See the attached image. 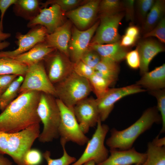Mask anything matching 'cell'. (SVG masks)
Instances as JSON below:
<instances>
[{
	"label": "cell",
	"mask_w": 165,
	"mask_h": 165,
	"mask_svg": "<svg viewBox=\"0 0 165 165\" xmlns=\"http://www.w3.org/2000/svg\"><path fill=\"white\" fill-rule=\"evenodd\" d=\"M41 93L30 91L19 94L0 114V131L16 133L40 124L37 108Z\"/></svg>",
	"instance_id": "cell-1"
},
{
	"label": "cell",
	"mask_w": 165,
	"mask_h": 165,
	"mask_svg": "<svg viewBox=\"0 0 165 165\" xmlns=\"http://www.w3.org/2000/svg\"><path fill=\"white\" fill-rule=\"evenodd\" d=\"M160 122L161 116L157 108H149L137 120L127 128L121 130L112 129L110 136L106 140V143L110 149H130L141 134L149 129L154 123Z\"/></svg>",
	"instance_id": "cell-2"
},
{
	"label": "cell",
	"mask_w": 165,
	"mask_h": 165,
	"mask_svg": "<svg viewBox=\"0 0 165 165\" xmlns=\"http://www.w3.org/2000/svg\"><path fill=\"white\" fill-rule=\"evenodd\" d=\"M56 98L50 94L41 93L37 112L43 124L42 130L38 138L41 142H51L59 137L61 115Z\"/></svg>",
	"instance_id": "cell-3"
},
{
	"label": "cell",
	"mask_w": 165,
	"mask_h": 165,
	"mask_svg": "<svg viewBox=\"0 0 165 165\" xmlns=\"http://www.w3.org/2000/svg\"><path fill=\"white\" fill-rule=\"evenodd\" d=\"M56 97L65 105L73 108L87 97L92 92L89 80L73 72L61 81L54 85Z\"/></svg>",
	"instance_id": "cell-4"
},
{
	"label": "cell",
	"mask_w": 165,
	"mask_h": 165,
	"mask_svg": "<svg viewBox=\"0 0 165 165\" xmlns=\"http://www.w3.org/2000/svg\"><path fill=\"white\" fill-rule=\"evenodd\" d=\"M61 115L59 129L61 144L71 141L79 145L87 143L89 139L81 130L74 114L73 108H69L56 98Z\"/></svg>",
	"instance_id": "cell-5"
},
{
	"label": "cell",
	"mask_w": 165,
	"mask_h": 165,
	"mask_svg": "<svg viewBox=\"0 0 165 165\" xmlns=\"http://www.w3.org/2000/svg\"><path fill=\"white\" fill-rule=\"evenodd\" d=\"M97 125V128L87 143L82 154L71 165H82L90 160L94 161L97 165L104 162L108 156L109 151L104 143L109 127L107 125L102 124L100 119Z\"/></svg>",
	"instance_id": "cell-6"
},
{
	"label": "cell",
	"mask_w": 165,
	"mask_h": 165,
	"mask_svg": "<svg viewBox=\"0 0 165 165\" xmlns=\"http://www.w3.org/2000/svg\"><path fill=\"white\" fill-rule=\"evenodd\" d=\"M30 91L44 92L56 97L54 86L48 76L43 61L28 66L19 94Z\"/></svg>",
	"instance_id": "cell-7"
},
{
	"label": "cell",
	"mask_w": 165,
	"mask_h": 165,
	"mask_svg": "<svg viewBox=\"0 0 165 165\" xmlns=\"http://www.w3.org/2000/svg\"><path fill=\"white\" fill-rule=\"evenodd\" d=\"M124 16L122 12L113 14H101L99 24L90 45L111 44L119 41L121 37L118 28Z\"/></svg>",
	"instance_id": "cell-8"
},
{
	"label": "cell",
	"mask_w": 165,
	"mask_h": 165,
	"mask_svg": "<svg viewBox=\"0 0 165 165\" xmlns=\"http://www.w3.org/2000/svg\"><path fill=\"white\" fill-rule=\"evenodd\" d=\"M146 91L136 84L118 88H109L101 97L96 99L100 120L103 122L107 119L115 104L120 99L129 95Z\"/></svg>",
	"instance_id": "cell-9"
},
{
	"label": "cell",
	"mask_w": 165,
	"mask_h": 165,
	"mask_svg": "<svg viewBox=\"0 0 165 165\" xmlns=\"http://www.w3.org/2000/svg\"><path fill=\"white\" fill-rule=\"evenodd\" d=\"M55 50L43 61L47 74L53 85L65 79L73 71V63L68 57Z\"/></svg>",
	"instance_id": "cell-10"
},
{
	"label": "cell",
	"mask_w": 165,
	"mask_h": 165,
	"mask_svg": "<svg viewBox=\"0 0 165 165\" xmlns=\"http://www.w3.org/2000/svg\"><path fill=\"white\" fill-rule=\"evenodd\" d=\"M48 34L45 27L40 25L31 28L25 34L17 32L16 35L17 48L12 51H0V57L13 58L24 53L37 44L45 42Z\"/></svg>",
	"instance_id": "cell-11"
},
{
	"label": "cell",
	"mask_w": 165,
	"mask_h": 165,
	"mask_svg": "<svg viewBox=\"0 0 165 165\" xmlns=\"http://www.w3.org/2000/svg\"><path fill=\"white\" fill-rule=\"evenodd\" d=\"M73 112L80 128L85 134L90 128L97 125L100 119L96 99L87 97L78 103Z\"/></svg>",
	"instance_id": "cell-12"
},
{
	"label": "cell",
	"mask_w": 165,
	"mask_h": 165,
	"mask_svg": "<svg viewBox=\"0 0 165 165\" xmlns=\"http://www.w3.org/2000/svg\"><path fill=\"white\" fill-rule=\"evenodd\" d=\"M64 13L56 4L48 8H42L38 14L29 21L27 27L31 28L41 25L45 27L48 34H51L64 24Z\"/></svg>",
	"instance_id": "cell-13"
},
{
	"label": "cell",
	"mask_w": 165,
	"mask_h": 165,
	"mask_svg": "<svg viewBox=\"0 0 165 165\" xmlns=\"http://www.w3.org/2000/svg\"><path fill=\"white\" fill-rule=\"evenodd\" d=\"M98 21L89 29L81 31L74 27L68 46L69 56L73 63L80 60L88 50L90 41L99 24Z\"/></svg>",
	"instance_id": "cell-14"
},
{
	"label": "cell",
	"mask_w": 165,
	"mask_h": 165,
	"mask_svg": "<svg viewBox=\"0 0 165 165\" xmlns=\"http://www.w3.org/2000/svg\"><path fill=\"white\" fill-rule=\"evenodd\" d=\"M110 152L105 160L96 165H141L147 156L146 153L139 152L134 148L120 150L110 149Z\"/></svg>",
	"instance_id": "cell-15"
},
{
	"label": "cell",
	"mask_w": 165,
	"mask_h": 165,
	"mask_svg": "<svg viewBox=\"0 0 165 165\" xmlns=\"http://www.w3.org/2000/svg\"><path fill=\"white\" fill-rule=\"evenodd\" d=\"M100 1L90 0L82 6L67 12L66 15L78 28H85L94 18Z\"/></svg>",
	"instance_id": "cell-16"
},
{
	"label": "cell",
	"mask_w": 165,
	"mask_h": 165,
	"mask_svg": "<svg viewBox=\"0 0 165 165\" xmlns=\"http://www.w3.org/2000/svg\"><path fill=\"white\" fill-rule=\"evenodd\" d=\"M71 24L67 21L52 33L48 34L45 42L50 47L58 50L67 57H69L68 46L72 35Z\"/></svg>",
	"instance_id": "cell-17"
},
{
	"label": "cell",
	"mask_w": 165,
	"mask_h": 165,
	"mask_svg": "<svg viewBox=\"0 0 165 165\" xmlns=\"http://www.w3.org/2000/svg\"><path fill=\"white\" fill-rule=\"evenodd\" d=\"M137 48L139 54L141 74L148 71L149 64L153 59L158 53L164 51L163 46L156 40L146 39L139 42Z\"/></svg>",
	"instance_id": "cell-18"
},
{
	"label": "cell",
	"mask_w": 165,
	"mask_h": 165,
	"mask_svg": "<svg viewBox=\"0 0 165 165\" xmlns=\"http://www.w3.org/2000/svg\"><path fill=\"white\" fill-rule=\"evenodd\" d=\"M136 84L149 91L164 89L165 87V64L142 75Z\"/></svg>",
	"instance_id": "cell-19"
},
{
	"label": "cell",
	"mask_w": 165,
	"mask_h": 165,
	"mask_svg": "<svg viewBox=\"0 0 165 165\" xmlns=\"http://www.w3.org/2000/svg\"><path fill=\"white\" fill-rule=\"evenodd\" d=\"M55 50L44 42L37 44L28 51L12 58L28 66L43 61L48 55Z\"/></svg>",
	"instance_id": "cell-20"
},
{
	"label": "cell",
	"mask_w": 165,
	"mask_h": 165,
	"mask_svg": "<svg viewBox=\"0 0 165 165\" xmlns=\"http://www.w3.org/2000/svg\"><path fill=\"white\" fill-rule=\"evenodd\" d=\"M119 41L111 44L89 45V47L97 52L101 58L118 63L125 59L128 52L127 48L120 45Z\"/></svg>",
	"instance_id": "cell-21"
},
{
	"label": "cell",
	"mask_w": 165,
	"mask_h": 165,
	"mask_svg": "<svg viewBox=\"0 0 165 165\" xmlns=\"http://www.w3.org/2000/svg\"><path fill=\"white\" fill-rule=\"evenodd\" d=\"M41 3L38 0H16L13 5V11L16 16L29 21L39 13Z\"/></svg>",
	"instance_id": "cell-22"
},
{
	"label": "cell",
	"mask_w": 165,
	"mask_h": 165,
	"mask_svg": "<svg viewBox=\"0 0 165 165\" xmlns=\"http://www.w3.org/2000/svg\"><path fill=\"white\" fill-rule=\"evenodd\" d=\"M165 10V0H155L153 6L142 23V29L145 34L152 29L164 17Z\"/></svg>",
	"instance_id": "cell-23"
},
{
	"label": "cell",
	"mask_w": 165,
	"mask_h": 165,
	"mask_svg": "<svg viewBox=\"0 0 165 165\" xmlns=\"http://www.w3.org/2000/svg\"><path fill=\"white\" fill-rule=\"evenodd\" d=\"M94 70L96 74L112 84L117 80L120 69L117 62L108 59L101 58Z\"/></svg>",
	"instance_id": "cell-24"
},
{
	"label": "cell",
	"mask_w": 165,
	"mask_h": 165,
	"mask_svg": "<svg viewBox=\"0 0 165 165\" xmlns=\"http://www.w3.org/2000/svg\"><path fill=\"white\" fill-rule=\"evenodd\" d=\"M28 66L13 58L0 57V75H15L24 77Z\"/></svg>",
	"instance_id": "cell-25"
},
{
	"label": "cell",
	"mask_w": 165,
	"mask_h": 165,
	"mask_svg": "<svg viewBox=\"0 0 165 165\" xmlns=\"http://www.w3.org/2000/svg\"><path fill=\"white\" fill-rule=\"evenodd\" d=\"M146 158L141 165H165V147L160 146L152 142L148 144Z\"/></svg>",
	"instance_id": "cell-26"
},
{
	"label": "cell",
	"mask_w": 165,
	"mask_h": 165,
	"mask_svg": "<svg viewBox=\"0 0 165 165\" xmlns=\"http://www.w3.org/2000/svg\"><path fill=\"white\" fill-rule=\"evenodd\" d=\"M24 77L18 76L2 95H0V110L2 112L17 97Z\"/></svg>",
	"instance_id": "cell-27"
},
{
	"label": "cell",
	"mask_w": 165,
	"mask_h": 165,
	"mask_svg": "<svg viewBox=\"0 0 165 165\" xmlns=\"http://www.w3.org/2000/svg\"><path fill=\"white\" fill-rule=\"evenodd\" d=\"M92 91L96 95L97 98L101 97L109 89L112 83L104 78L98 75L95 72L89 79Z\"/></svg>",
	"instance_id": "cell-28"
},
{
	"label": "cell",
	"mask_w": 165,
	"mask_h": 165,
	"mask_svg": "<svg viewBox=\"0 0 165 165\" xmlns=\"http://www.w3.org/2000/svg\"><path fill=\"white\" fill-rule=\"evenodd\" d=\"M63 148V154L60 158L53 159L51 157L50 152L46 151L43 154V158L47 162V165H71L77 160L74 157L70 156L65 148V144L61 145Z\"/></svg>",
	"instance_id": "cell-29"
},
{
	"label": "cell",
	"mask_w": 165,
	"mask_h": 165,
	"mask_svg": "<svg viewBox=\"0 0 165 165\" xmlns=\"http://www.w3.org/2000/svg\"><path fill=\"white\" fill-rule=\"evenodd\" d=\"M124 10L122 2L119 0L101 1L98 9L101 14H113Z\"/></svg>",
	"instance_id": "cell-30"
},
{
	"label": "cell",
	"mask_w": 165,
	"mask_h": 165,
	"mask_svg": "<svg viewBox=\"0 0 165 165\" xmlns=\"http://www.w3.org/2000/svg\"><path fill=\"white\" fill-rule=\"evenodd\" d=\"M150 94L156 97L157 101V109L160 113L162 127L160 133L165 131V90L162 89L149 91Z\"/></svg>",
	"instance_id": "cell-31"
},
{
	"label": "cell",
	"mask_w": 165,
	"mask_h": 165,
	"mask_svg": "<svg viewBox=\"0 0 165 165\" xmlns=\"http://www.w3.org/2000/svg\"><path fill=\"white\" fill-rule=\"evenodd\" d=\"M84 2L85 1L81 0H48L45 3H41V7L42 8L46 7L49 5L56 4L58 5L64 12H68Z\"/></svg>",
	"instance_id": "cell-32"
},
{
	"label": "cell",
	"mask_w": 165,
	"mask_h": 165,
	"mask_svg": "<svg viewBox=\"0 0 165 165\" xmlns=\"http://www.w3.org/2000/svg\"><path fill=\"white\" fill-rule=\"evenodd\" d=\"M43 158L42 154L39 150L31 148L24 155V165H39L42 163Z\"/></svg>",
	"instance_id": "cell-33"
},
{
	"label": "cell",
	"mask_w": 165,
	"mask_h": 165,
	"mask_svg": "<svg viewBox=\"0 0 165 165\" xmlns=\"http://www.w3.org/2000/svg\"><path fill=\"white\" fill-rule=\"evenodd\" d=\"M155 0H138L136 1L137 14L138 19L142 23L153 6Z\"/></svg>",
	"instance_id": "cell-34"
},
{
	"label": "cell",
	"mask_w": 165,
	"mask_h": 165,
	"mask_svg": "<svg viewBox=\"0 0 165 165\" xmlns=\"http://www.w3.org/2000/svg\"><path fill=\"white\" fill-rule=\"evenodd\" d=\"M155 37L161 42H165V19L163 17L151 31L145 33L144 38Z\"/></svg>",
	"instance_id": "cell-35"
},
{
	"label": "cell",
	"mask_w": 165,
	"mask_h": 165,
	"mask_svg": "<svg viewBox=\"0 0 165 165\" xmlns=\"http://www.w3.org/2000/svg\"><path fill=\"white\" fill-rule=\"evenodd\" d=\"M73 71L79 76L88 79L94 73V69L80 60L73 63Z\"/></svg>",
	"instance_id": "cell-36"
},
{
	"label": "cell",
	"mask_w": 165,
	"mask_h": 165,
	"mask_svg": "<svg viewBox=\"0 0 165 165\" xmlns=\"http://www.w3.org/2000/svg\"><path fill=\"white\" fill-rule=\"evenodd\" d=\"M101 60V57L97 52L89 49L82 55L80 60L94 69Z\"/></svg>",
	"instance_id": "cell-37"
},
{
	"label": "cell",
	"mask_w": 165,
	"mask_h": 165,
	"mask_svg": "<svg viewBox=\"0 0 165 165\" xmlns=\"http://www.w3.org/2000/svg\"><path fill=\"white\" fill-rule=\"evenodd\" d=\"M125 59L127 63L130 68L136 69L140 66V58L138 49L128 51L126 55Z\"/></svg>",
	"instance_id": "cell-38"
},
{
	"label": "cell",
	"mask_w": 165,
	"mask_h": 165,
	"mask_svg": "<svg viewBox=\"0 0 165 165\" xmlns=\"http://www.w3.org/2000/svg\"><path fill=\"white\" fill-rule=\"evenodd\" d=\"M122 2L124 10L125 11L126 19L127 21L134 22V0H125Z\"/></svg>",
	"instance_id": "cell-39"
},
{
	"label": "cell",
	"mask_w": 165,
	"mask_h": 165,
	"mask_svg": "<svg viewBox=\"0 0 165 165\" xmlns=\"http://www.w3.org/2000/svg\"><path fill=\"white\" fill-rule=\"evenodd\" d=\"M18 76L15 75H0V95L5 92Z\"/></svg>",
	"instance_id": "cell-40"
},
{
	"label": "cell",
	"mask_w": 165,
	"mask_h": 165,
	"mask_svg": "<svg viewBox=\"0 0 165 165\" xmlns=\"http://www.w3.org/2000/svg\"><path fill=\"white\" fill-rule=\"evenodd\" d=\"M16 0H0V10L1 12L0 20V31H3V21L4 15L7 9L13 5Z\"/></svg>",
	"instance_id": "cell-41"
},
{
	"label": "cell",
	"mask_w": 165,
	"mask_h": 165,
	"mask_svg": "<svg viewBox=\"0 0 165 165\" xmlns=\"http://www.w3.org/2000/svg\"><path fill=\"white\" fill-rule=\"evenodd\" d=\"M137 39V38L124 35L119 41L120 45L125 48L130 47L134 44Z\"/></svg>",
	"instance_id": "cell-42"
},
{
	"label": "cell",
	"mask_w": 165,
	"mask_h": 165,
	"mask_svg": "<svg viewBox=\"0 0 165 165\" xmlns=\"http://www.w3.org/2000/svg\"><path fill=\"white\" fill-rule=\"evenodd\" d=\"M139 29L137 26L131 25L126 29L125 35L137 39L139 35Z\"/></svg>",
	"instance_id": "cell-43"
},
{
	"label": "cell",
	"mask_w": 165,
	"mask_h": 165,
	"mask_svg": "<svg viewBox=\"0 0 165 165\" xmlns=\"http://www.w3.org/2000/svg\"><path fill=\"white\" fill-rule=\"evenodd\" d=\"M154 144L160 146H165V137L159 138L158 136H157L152 141Z\"/></svg>",
	"instance_id": "cell-44"
},
{
	"label": "cell",
	"mask_w": 165,
	"mask_h": 165,
	"mask_svg": "<svg viewBox=\"0 0 165 165\" xmlns=\"http://www.w3.org/2000/svg\"><path fill=\"white\" fill-rule=\"evenodd\" d=\"M3 154L0 153V165H12V163Z\"/></svg>",
	"instance_id": "cell-45"
},
{
	"label": "cell",
	"mask_w": 165,
	"mask_h": 165,
	"mask_svg": "<svg viewBox=\"0 0 165 165\" xmlns=\"http://www.w3.org/2000/svg\"><path fill=\"white\" fill-rule=\"evenodd\" d=\"M11 36L10 33L3 32L0 31V41H4L10 37Z\"/></svg>",
	"instance_id": "cell-46"
},
{
	"label": "cell",
	"mask_w": 165,
	"mask_h": 165,
	"mask_svg": "<svg viewBox=\"0 0 165 165\" xmlns=\"http://www.w3.org/2000/svg\"><path fill=\"white\" fill-rule=\"evenodd\" d=\"M10 43L7 41H0V50H2L8 47Z\"/></svg>",
	"instance_id": "cell-47"
},
{
	"label": "cell",
	"mask_w": 165,
	"mask_h": 165,
	"mask_svg": "<svg viewBox=\"0 0 165 165\" xmlns=\"http://www.w3.org/2000/svg\"><path fill=\"white\" fill-rule=\"evenodd\" d=\"M82 165H96L94 162L93 160H90L83 163Z\"/></svg>",
	"instance_id": "cell-48"
},
{
	"label": "cell",
	"mask_w": 165,
	"mask_h": 165,
	"mask_svg": "<svg viewBox=\"0 0 165 165\" xmlns=\"http://www.w3.org/2000/svg\"><path fill=\"white\" fill-rule=\"evenodd\" d=\"M140 165V164H135V165Z\"/></svg>",
	"instance_id": "cell-49"
},
{
	"label": "cell",
	"mask_w": 165,
	"mask_h": 165,
	"mask_svg": "<svg viewBox=\"0 0 165 165\" xmlns=\"http://www.w3.org/2000/svg\"><path fill=\"white\" fill-rule=\"evenodd\" d=\"M0 153H1V154H2V153H1L0 152Z\"/></svg>",
	"instance_id": "cell-50"
}]
</instances>
